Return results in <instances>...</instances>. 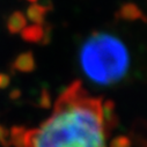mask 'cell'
<instances>
[{
	"label": "cell",
	"mask_w": 147,
	"mask_h": 147,
	"mask_svg": "<svg viewBox=\"0 0 147 147\" xmlns=\"http://www.w3.org/2000/svg\"><path fill=\"white\" fill-rule=\"evenodd\" d=\"M116 125L114 103L89 95L74 81L58 96L47 121L24 130L22 147H127L126 138L114 137Z\"/></svg>",
	"instance_id": "obj_1"
},
{
	"label": "cell",
	"mask_w": 147,
	"mask_h": 147,
	"mask_svg": "<svg viewBox=\"0 0 147 147\" xmlns=\"http://www.w3.org/2000/svg\"><path fill=\"white\" fill-rule=\"evenodd\" d=\"M79 60L85 76L97 85L121 81L130 67L125 44L108 32H93L80 49Z\"/></svg>",
	"instance_id": "obj_2"
},
{
	"label": "cell",
	"mask_w": 147,
	"mask_h": 147,
	"mask_svg": "<svg viewBox=\"0 0 147 147\" xmlns=\"http://www.w3.org/2000/svg\"><path fill=\"white\" fill-rule=\"evenodd\" d=\"M12 68L16 72H20V73L32 72L36 68V63H35V58H34L32 52L27 51V52L19 55L12 64Z\"/></svg>",
	"instance_id": "obj_3"
},
{
	"label": "cell",
	"mask_w": 147,
	"mask_h": 147,
	"mask_svg": "<svg viewBox=\"0 0 147 147\" xmlns=\"http://www.w3.org/2000/svg\"><path fill=\"white\" fill-rule=\"evenodd\" d=\"M45 28L43 24H31L26 26V28L21 31V37L23 41L29 43H38L42 42L44 38Z\"/></svg>",
	"instance_id": "obj_4"
},
{
	"label": "cell",
	"mask_w": 147,
	"mask_h": 147,
	"mask_svg": "<svg viewBox=\"0 0 147 147\" xmlns=\"http://www.w3.org/2000/svg\"><path fill=\"white\" fill-rule=\"evenodd\" d=\"M27 23H28V20L26 18V14H23L21 11H15L8 16L6 26H7L8 32L12 35H15L21 32L26 28Z\"/></svg>",
	"instance_id": "obj_5"
},
{
	"label": "cell",
	"mask_w": 147,
	"mask_h": 147,
	"mask_svg": "<svg viewBox=\"0 0 147 147\" xmlns=\"http://www.w3.org/2000/svg\"><path fill=\"white\" fill-rule=\"evenodd\" d=\"M118 18L123 19V20H127V21H137V20H142V21H147V19L145 18L144 13L141 12V9L132 3H127L124 4L119 11H118Z\"/></svg>",
	"instance_id": "obj_6"
},
{
	"label": "cell",
	"mask_w": 147,
	"mask_h": 147,
	"mask_svg": "<svg viewBox=\"0 0 147 147\" xmlns=\"http://www.w3.org/2000/svg\"><path fill=\"white\" fill-rule=\"evenodd\" d=\"M48 11H49V8L47 6L35 3V4H31L27 8L26 18L34 24H43L45 21V15H47Z\"/></svg>",
	"instance_id": "obj_7"
},
{
	"label": "cell",
	"mask_w": 147,
	"mask_h": 147,
	"mask_svg": "<svg viewBox=\"0 0 147 147\" xmlns=\"http://www.w3.org/2000/svg\"><path fill=\"white\" fill-rule=\"evenodd\" d=\"M8 131L7 129H5L3 125H0V144H1L4 147H8L11 144L8 141Z\"/></svg>",
	"instance_id": "obj_8"
},
{
	"label": "cell",
	"mask_w": 147,
	"mask_h": 147,
	"mask_svg": "<svg viewBox=\"0 0 147 147\" xmlns=\"http://www.w3.org/2000/svg\"><path fill=\"white\" fill-rule=\"evenodd\" d=\"M11 84V77L7 73H0V89H5Z\"/></svg>",
	"instance_id": "obj_9"
},
{
	"label": "cell",
	"mask_w": 147,
	"mask_h": 147,
	"mask_svg": "<svg viewBox=\"0 0 147 147\" xmlns=\"http://www.w3.org/2000/svg\"><path fill=\"white\" fill-rule=\"evenodd\" d=\"M51 98H50V95L48 93V90H43L42 93V96H41V107L43 108H49L50 104H51Z\"/></svg>",
	"instance_id": "obj_10"
},
{
	"label": "cell",
	"mask_w": 147,
	"mask_h": 147,
	"mask_svg": "<svg viewBox=\"0 0 147 147\" xmlns=\"http://www.w3.org/2000/svg\"><path fill=\"white\" fill-rule=\"evenodd\" d=\"M20 96V90H13L11 93V98L12 100H15V97H19Z\"/></svg>",
	"instance_id": "obj_11"
},
{
	"label": "cell",
	"mask_w": 147,
	"mask_h": 147,
	"mask_svg": "<svg viewBox=\"0 0 147 147\" xmlns=\"http://www.w3.org/2000/svg\"><path fill=\"white\" fill-rule=\"evenodd\" d=\"M29 3H31V4H35V3H37V0H28Z\"/></svg>",
	"instance_id": "obj_12"
}]
</instances>
